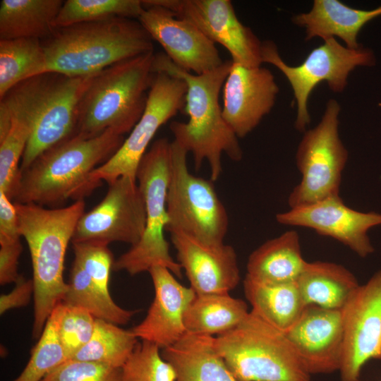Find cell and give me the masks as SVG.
<instances>
[{"instance_id": "1", "label": "cell", "mask_w": 381, "mask_h": 381, "mask_svg": "<svg viewBox=\"0 0 381 381\" xmlns=\"http://www.w3.org/2000/svg\"><path fill=\"white\" fill-rule=\"evenodd\" d=\"M231 64V60H226L217 68L197 75L180 68L165 54H155L153 59L154 73H168L186 84L183 110L188 121H172L169 128L174 141L192 153L195 169L199 170L203 162H208L212 181H217L222 172V154L234 162L243 157L238 137L225 121L219 102Z\"/></svg>"}, {"instance_id": "2", "label": "cell", "mask_w": 381, "mask_h": 381, "mask_svg": "<svg viewBox=\"0 0 381 381\" xmlns=\"http://www.w3.org/2000/svg\"><path fill=\"white\" fill-rule=\"evenodd\" d=\"M123 135L111 128L91 138L73 136L42 153L21 176L12 201L57 206L84 200L102 183L92 172L120 148Z\"/></svg>"}, {"instance_id": "3", "label": "cell", "mask_w": 381, "mask_h": 381, "mask_svg": "<svg viewBox=\"0 0 381 381\" xmlns=\"http://www.w3.org/2000/svg\"><path fill=\"white\" fill-rule=\"evenodd\" d=\"M95 74L71 77L44 73L18 83L0 98L1 112L31 128L21 172L44 151L75 135L78 104Z\"/></svg>"}, {"instance_id": "4", "label": "cell", "mask_w": 381, "mask_h": 381, "mask_svg": "<svg viewBox=\"0 0 381 381\" xmlns=\"http://www.w3.org/2000/svg\"><path fill=\"white\" fill-rule=\"evenodd\" d=\"M21 236L27 241L32 266L34 323L39 339L54 308L68 290L64 265L68 243L85 213L84 200L64 207L46 208L33 203L14 202Z\"/></svg>"}, {"instance_id": "5", "label": "cell", "mask_w": 381, "mask_h": 381, "mask_svg": "<svg viewBox=\"0 0 381 381\" xmlns=\"http://www.w3.org/2000/svg\"><path fill=\"white\" fill-rule=\"evenodd\" d=\"M41 40L47 72L71 77L93 75L154 50L152 39L140 23L121 17L55 28Z\"/></svg>"}, {"instance_id": "6", "label": "cell", "mask_w": 381, "mask_h": 381, "mask_svg": "<svg viewBox=\"0 0 381 381\" xmlns=\"http://www.w3.org/2000/svg\"><path fill=\"white\" fill-rule=\"evenodd\" d=\"M154 55L152 51L121 61L93 76L78 104L75 135L91 138L109 128L121 135L131 131L147 106Z\"/></svg>"}, {"instance_id": "7", "label": "cell", "mask_w": 381, "mask_h": 381, "mask_svg": "<svg viewBox=\"0 0 381 381\" xmlns=\"http://www.w3.org/2000/svg\"><path fill=\"white\" fill-rule=\"evenodd\" d=\"M214 346L236 381H310L286 334L252 310Z\"/></svg>"}, {"instance_id": "8", "label": "cell", "mask_w": 381, "mask_h": 381, "mask_svg": "<svg viewBox=\"0 0 381 381\" xmlns=\"http://www.w3.org/2000/svg\"><path fill=\"white\" fill-rule=\"evenodd\" d=\"M171 144L165 138L151 145L138 167L136 179L146 207V225L140 241L114 262L112 269L131 275L147 271L154 266L169 269L182 277V267L170 255L164 231L168 224L167 195L171 171Z\"/></svg>"}, {"instance_id": "9", "label": "cell", "mask_w": 381, "mask_h": 381, "mask_svg": "<svg viewBox=\"0 0 381 381\" xmlns=\"http://www.w3.org/2000/svg\"><path fill=\"white\" fill-rule=\"evenodd\" d=\"M188 153L175 141L171 142L166 231H181L207 244L223 243L229 227L227 212L213 181L188 171Z\"/></svg>"}, {"instance_id": "10", "label": "cell", "mask_w": 381, "mask_h": 381, "mask_svg": "<svg viewBox=\"0 0 381 381\" xmlns=\"http://www.w3.org/2000/svg\"><path fill=\"white\" fill-rule=\"evenodd\" d=\"M262 63L277 68L289 80L297 107L295 128L303 133L310 123L308 100L319 83L325 81L332 92L341 93L354 68L375 64V57L370 49L362 46L349 49L334 37L325 40L322 44L308 54L302 64L295 66L284 62L274 42L264 41L262 42Z\"/></svg>"}, {"instance_id": "11", "label": "cell", "mask_w": 381, "mask_h": 381, "mask_svg": "<svg viewBox=\"0 0 381 381\" xmlns=\"http://www.w3.org/2000/svg\"><path fill=\"white\" fill-rule=\"evenodd\" d=\"M340 111L339 102L329 99L318 124L304 132L296 154L301 180L289 196L290 208L339 196L341 174L349 157L339 134Z\"/></svg>"}, {"instance_id": "12", "label": "cell", "mask_w": 381, "mask_h": 381, "mask_svg": "<svg viewBox=\"0 0 381 381\" xmlns=\"http://www.w3.org/2000/svg\"><path fill=\"white\" fill-rule=\"evenodd\" d=\"M186 91L182 79L156 72L143 114L116 152L92 172L93 180L109 185L121 176L136 179L139 164L158 129L183 109Z\"/></svg>"}, {"instance_id": "13", "label": "cell", "mask_w": 381, "mask_h": 381, "mask_svg": "<svg viewBox=\"0 0 381 381\" xmlns=\"http://www.w3.org/2000/svg\"><path fill=\"white\" fill-rule=\"evenodd\" d=\"M104 199L79 219L73 242L109 245L129 243L141 239L146 225V207L137 180L121 176L110 183Z\"/></svg>"}, {"instance_id": "14", "label": "cell", "mask_w": 381, "mask_h": 381, "mask_svg": "<svg viewBox=\"0 0 381 381\" xmlns=\"http://www.w3.org/2000/svg\"><path fill=\"white\" fill-rule=\"evenodd\" d=\"M172 11L222 45L231 61L246 67L262 64V42L238 18L230 0H145Z\"/></svg>"}, {"instance_id": "15", "label": "cell", "mask_w": 381, "mask_h": 381, "mask_svg": "<svg viewBox=\"0 0 381 381\" xmlns=\"http://www.w3.org/2000/svg\"><path fill=\"white\" fill-rule=\"evenodd\" d=\"M341 312V381H358L368 361L381 360V270L359 286Z\"/></svg>"}, {"instance_id": "16", "label": "cell", "mask_w": 381, "mask_h": 381, "mask_svg": "<svg viewBox=\"0 0 381 381\" xmlns=\"http://www.w3.org/2000/svg\"><path fill=\"white\" fill-rule=\"evenodd\" d=\"M143 4L144 9L138 20L176 66L201 75L224 64L215 43L192 23L165 7L145 0Z\"/></svg>"}, {"instance_id": "17", "label": "cell", "mask_w": 381, "mask_h": 381, "mask_svg": "<svg viewBox=\"0 0 381 381\" xmlns=\"http://www.w3.org/2000/svg\"><path fill=\"white\" fill-rule=\"evenodd\" d=\"M276 219L282 224L310 228L322 236L333 238L362 258L374 251L368 230L381 225V214L353 210L340 196L290 208L278 213Z\"/></svg>"}, {"instance_id": "18", "label": "cell", "mask_w": 381, "mask_h": 381, "mask_svg": "<svg viewBox=\"0 0 381 381\" xmlns=\"http://www.w3.org/2000/svg\"><path fill=\"white\" fill-rule=\"evenodd\" d=\"M279 86L262 66L246 67L232 61L223 85V117L238 138L253 131L273 108Z\"/></svg>"}, {"instance_id": "19", "label": "cell", "mask_w": 381, "mask_h": 381, "mask_svg": "<svg viewBox=\"0 0 381 381\" xmlns=\"http://www.w3.org/2000/svg\"><path fill=\"white\" fill-rule=\"evenodd\" d=\"M284 334L310 375L339 370L344 349L341 310L306 305Z\"/></svg>"}, {"instance_id": "20", "label": "cell", "mask_w": 381, "mask_h": 381, "mask_svg": "<svg viewBox=\"0 0 381 381\" xmlns=\"http://www.w3.org/2000/svg\"><path fill=\"white\" fill-rule=\"evenodd\" d=\"M170 237L195 294L229 293L238 285L237 255L231 246L207 244L181 231L171 232Z\"/></svg>"}, {"instance_id": "21", "label": "cell", "mask_w": 381, "mask_h": 381, "mask_svg": "<svg viewBox=\"0 0 381 381\" xmlns=\"http://www.w3.org/2000/svg\"><path fill=\"white\" fill-rule=\"evenodd\" d=\"M148 272L154 285V300L145 319L131 331L138 339L163 349L187 332L183 315L196 294L190 286L180 284L164 267L154 266Z\"/></svg>"}, {"instance_id": "22", "label": "cell", "mask_w": 381, "mask_h": 381, "mask_svg": "<svg viewBox=\"0 0 381 381\" xmlns=\"http://www.w3.org/2000/svg\"><path fill=\"white\" fill-rule=\"evenodd\" d=\"M381 16V6L373 10H362L346 6L338 0H314L308 13L294 15L291 21L305 28L306 40L320 37L323 40L337 37L349 49H357V37L362 28Z\"/></svg>"}, {"instance_id": "23", "label": "cell", "mask_w": 381, "mask_h": 381, "mask_svg": "<svg viewBox=\"0 0 381 381\" xmlns=\"http://www.w3.org/2000/svg\"><path fill=\"white\" fill-rule=\"evenodd\" d=\"M176 373V381H236L210 335L186 332L162 351Z\"/></svg>"}, {"instance_id": "24", "label": "cell", "mask_w": 381, "mask_h": 381, "mask_svg": "<svg viewBox=\"0 0 381 381\" xmlns=\"http://www.w3.org/2000/svg\"><path fill=\"white\" fill-rule=\"evenodd\" d=\"M296 282L306 305L335 310H342L359 287L346 267L322 261H306Z\"/></svg>"}, {"instance_id": "25", "label": "cell", "mask_w": 381, "mask_h": 381, "mask_svg": "<svg viewBox=\"0 0 381 381\" xmlns=\"http://www.w3.org/2000/svg\"><path fill=\"white\" fill-rule=\"evenodd\" d=\"M306 262L299 235L290 230L267 241L250 255L246 275L268 283L295 282Z\"/></svg>"}, {"instance_id": "26", "label": "cell", "mask_w": 381, "mask_h": 381, "mask_svg": "<svg viewBox=\"0 0 381 381\" xmlns=\"http://www.w3.org/2000/svg\"><path fill=\"white\" fill-rule=\"evenodd\" d=\"M243 287L251 310L284 333L297 322L306 306L296 282L268 283L246 275Z\"/></svg>"}, {"instance_id": "27", "label": "cell", "mask_w": 381, "mask_h": 381, "mask_svg": "<svg viewBox=\"0 0 381 381\" xmlns=\"http://www.w3.org/2000/svg\"><path fill=\"white\" fill-rule=\"evenodd\" d=\"M64 1L1 0L0 40H43L54 30V23Z\"/></svg>"}, {"instance_id": "28", "label": "cell", "mask_w": 381, "mask_h": 381, "mask_svg": "<svg viewBox=\"0 0 381 381\" xmlns=\"http://www.w3.org/2000/svg\"><path fill=\"white\" fill-rule=\"evenodd\" d=\"M248 313L246 302L229 293L196 294L184 313L183 323L188 332L217 336L235 328Z\"/></svg>"}, {"instance_id": "29", "label": "cell", "mask_w": 381, "mask_h": 381, "mask_svg": "<svg viewBox=\"0 0 381 381\" xmlns=\"http://www.w3.org/2000/svg\"><path fill=\"white\" fill-rule=\"evenodd\" d=\"M47 72L40 39L0 40V98L18 83Z\"/></svg>"}, {"instance_id": "30", "label": "cell", "mask_w": 381, "mask_h": 381, "mask_svg": "<svg viewBox=\"0 0 381 381\" xmlns=\"http://www.w3.org/2000/svg\"><path fill=\"white\" fill-rule=\"evenodd\" d=\"M86 310L95 318L116 325H125L138 313L119 306L109 293L100 289L91 280L82 266L74 260L68 283L67 292L61 301Z\"/></svg>"}, {"instance_id": "31", "label": "cell", "mask_w": 381, "mask_h": 381, "mask_svg": "<svg viewBox=\"0 0 381 381\" xmlns=\"http://www.w3.org/2000/svg\"><path fill=\"white\" fill-rule=\"evenodd\" d=\"M138 343V338L131 330H126L116 324L96 318L90 339L71 359L121 368Z\"/></svg>"}, {"instance_id": "32", "label": "cell", "mask_w": 381, "mask_h": 381, "mask_svg": "<svg viewBox=\"0 0 381 381\" xmlns=\"http://www.w3.org/2000/svg\"><path fill=\"white\" fill-rule=\"evenodd\" d=\"M144 9L140 0H67L60 9L55 28L114 17L138 20Z\"/></svg>"}, {"instance_id": "33", "label": "cell", "mask_w": 381, "mask_h": 381, "mask_svg": "<svg viewBox=\"0 0 381 381\" xmlns=\"http://www.w3.org/2000/svg\"><path fill=\"white\" fill-rule=\"evenodd\" d=\"M61 303L52 312L30 358L22 373L13 381H41L54 368L69 360L58 334Z\"/></svg>"}, {"instance_id": "34", "label": "cell", "mask_w": 381, "mask_h": 381, "mask_svg": "<svg viewBox=\"0 0 381 381\" xmlns=\"http://www.w3.org/2000/svg\"><path fill=\"white\" fill-rule=\"evenodd\" d=\"M11 128L0 141V191L11 200L18 186L21 162L31 135V128L19 119H12Z\"/></svg>"}, {"instance_id": "35", "label": "cell", "mask_w": 381, "mask_h": 381, "mask_svg": "<svg viewBox=\"0 0 381 381\" xmlns=\"http://www.w3.org/2000/svg\"><path fill=\"white\" fill-rule=\"evenodd\" d=\"M122 381H176L173 367L159 348L149 341L138 342L121 368Z\"/></svg>"}, {"instance_id": "36", "label": "cell", "mask_w": 381, "mask_h": 381, "mask_svg": "<svg viewBox=\"0 0 381 381\" xmlns=\"http://www.w3.org/2000/svg\"><path fill=\"white\" fill-rule=\"evenodd\" d=\"M96 318L79 307L61 302L58 334L69 360L90 339Z\"/></svg>"}, {"instance_id": "37", "label": "cell", "mask_w": 381, "mask_h": 381, "mask_svg": "<svg viewBox=\"0 0 381 381\" xmlns=\"http://www.w3.org/2000/svg\"><path fill=\"white\" fill-rule=\"evenodd\" d=\"M75 258L100 289L109 293V282L113 267V255L107 245L91 242H73Z\"/></svg>"}, {"instance_id": "38", "label": "cell", "mask_w": 381, "mask_h": 381, "mask_svg": "<svg viewBox=\"0 0 381 381\" xmlns=\"http://www.w3.org/2000/svg\"><path fill=\"white\" fill-rule=\"evenodd\" d=\"M41 381H122L121 368L70 359L49 373Z\"/></svg>"}, {"instance_id": "39", "label": "cell", "mask_w": 381, "mask_h": 381, "mask_svg": "<svg viewBox=\"0 0 381 381\" xmlns=\"http://www.w3.org/2000/svg\"><path fill=\"white\" fill-rule=\"evenodd\" d=\"M20 236L14 202L0 191V246L19 241Z\"/></svg>"}, {"instance_id": "40", "label": "cell", "mask_w": 381, "mask_h": 381, "mask_svg": "<svg viewBox=\"0 0 381 381\" xmlns=\"http://www.w3.org/2000/svg\"><path fill=\"white\" fill-rule=\"evenodd\" d=\"M23 246L20 241L5 245L0 248V284L17 283L22 277L18 272V259Z\"/></svg>"}, {"instance_id": "41", "label": "cell", "mask_w": 381, "mask_h": 381, "mask_svg": "<svg viewBox=\"0 0 381 381\" xmlns=\"http://www.w3.org/2000/svg\"><path fill=\"white\" fill-rule=\"evenodd\" d=\"M32 294L34 295L32 279H25L22 277L16 283L15 288L11 292L1 295V315L13 308L27 306L30 303Z\"/></svg>"}]
</instances>
